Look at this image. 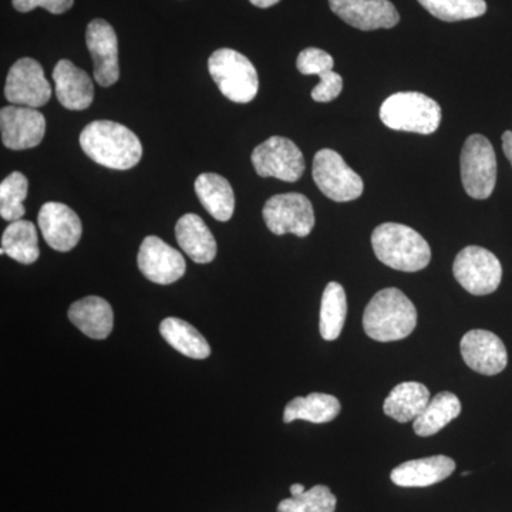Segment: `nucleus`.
<instances>
[{
	"label": "nucleus",
	"mask_w": 512,
	"mask_h": 512,
	"mask_svg": "<svg viewBox=\"0 0 512 512\" xmlns=\"http://www.w3.org/2000/svg\"><path fill=\"white\" fill-rule=\"evenodd\" d=\"M79 141L86 156L111 170H130L143 157L140 138L130 128L114 121H93L84 127Z\"/></svg>",
	"instance_id": "1"
},
{
	"label": "nucleus",
	"mask_w": 512,
	"mask_h": 512,
	"mask_svg": "<svg viewBox=\"0 0 512 512\" xmlns=\"http://www.w3.org/2000/svg\"><path fill=\"white\" fill-rule=\"evenodd\" d=\"M416 326V306L397 288L377 292L363 313V329L376 342L406 339Z\"/></svg>",
	"instance_id": "2"
},
{
	"label": "nucleus",
	"mask_w": 512,
	"mask_h": 512,
	"mask_svg": "<svg viewBox=\"0 0 512 512\" xmlns=\"http://www.w3.org/2000/svg\"><path fill=\"white\" fill-rule=\"evenodd\" d=\"M372 247L377 259L396 271L419 272L431 261L429 242L407 225H379L372 234Z\"/></svg>",
	"instance_id": "3"
},
{
	"label": "nucleus",
	"mask_w": 512,
	"mask_h": 512,
	"mask_svg": "<svg viewBox=\"0 0 512 512\" xmlns=\"http://www.w3.org/2000/svg\"><path fill=\"white\" fill-rule=\"evenodd\" d=\"M380 120L392 130L429 136L440 127L441 107L423 93H396L383 101Z\"/></svg>",
	"instance_id": "4"
},
{
	"label": "nucleus",
	"mask_w": 512,
	"mask_h": 512,
	"mask_svg": "<svg viewBox=\"0 0 512 512\" xmlns=\"http://www.w3.org/2000/svg\"><path fill=\"white\" fill-rule=\"evenodd\" d=\"M208 72L220 92L234 103H251L258 94V72L251 60L237 50L218 49L212 53Z\"/></svg>",
	"instance_id": "5"
},
{
	"label": "nucleus",
	"mask_w": 512,
	"mask_h": 512,
	"mask_svg": "<svg viewBox=\"0 0 512 512\" xmlns=\"http://www.w3.org/2000/svg\"><path fill=\"white\" fill-rule=\"evenodd\" d=\"M461 181L474 200H487L497 184V157L493 144L481 134L467 138L461 150Z\"/></svg>",
	"instance_id": "6"
},
{
	"label": "nucleus",
	"mask_w": 512,
	"mask_h": 512,
	"mask_svg": "<svg viewBox=\"0 0 512 512\" xmlns=\"http://www.w3.org/2000/svg\"><path fill=\"white\" fill-rule=\"evenodd\" d=\"M312 175L320 192L332 201H355L362 197L365 190L362 177L345 163L339 153L330 148H323L316 153Z\"/></svg>",
	"instance_id": "7"
},
{
	"label": "nucleus",
	"mask_w": 512,
	"mask_h": 512,
	"mask_svg": "<svg viewBox=\"0 0 512 512\" xmlns=\"http://www.w3.org/2000/svg\"><path fill=\"white\" fill-rule=\"evenodd\" d=\"M453 274L471 295L484 296L497 291L503 279V266L493 252L473 245L458 252Z\"/></svg>",
	"instance_id": "8"
},
{
	"label": "nucleus",
	"mask_w": 512,
	"mask_h": 512,
	"mask_svg": "<svg viewBox=\"0 0 512 512\" xmlns=\"http://www.w3.org/2000/svg\"><path fill=\"white\" fill-rule=\"evenodd\" d=\"M262 215L266 227L275 235L293 234L305 238L311 234L316 222L312 202L299 192L269 198Z\"/></svg>",
	"instance_id": "9"
},
{
	"label": "nucleus",
	"mask_w": 512,
	"mask_h": 512,
	"mask_svg": "<svg viewBox=\"0 0 512 512\" xmlns=\"http://www.w3.org/2000/svg\"><path fill=\"white\" fill-rule=\"evenodd\" d=\"M252 164L256 174L264 178H278L285 183H296L305 173L302 151L289 138L275 136L255 147Z\"/></svg>",
	"instance_id": "10"
},
{
	"label": "nucleus",
	"mask_w": 512,
	"mask_h": 512,
	"mask_svg": "<svg viewBox=\"0 0 512 512\" xmlns=\"http://www.w3.org/2000/svg\"><path fill=\"white\" fill-rule=\"evenodd\" d=\"M5 96L13 106H46L52 97V87L47 82L42 64L32 57H23L10 67L6 79Z\"/></svg>",
	"instance_id": "11"
},
{
	"label": "nucleus",
	"mask_w": 512,
	"mask_h": 512,
	"mask_svg": "<svg viewBox=\"0 0 512 512\" xmlns=\"http://www.w3.org/2000/svg\"><path fill=\"white\" fill-rule=\"evenodd\" d=\"M138 269L148 281L171 285L185 274L184 256L163 239L150 235L144 239L137 256Z\"/></svg>",
	"instance_id": "12"
},
{
	"label": "nucleus",
	"mask_w": 512,
	"mask_h": 512,
	"mask_svg": "<svg viewBox=\"0 0 512 512\" xmlns=\"http://www.w3.org/2000/svg\"><path fill=\"white\" fill-rule=\"evenodd\" d=\"M2 143L10 150H29L39 146L46 133V119L37 109L8 106L0 110Z\"/></svg>",
	"instance_id": "13"
},
{
	"label": "nucleus",
	"mask_w": 512,
	"mask_h": 512,
	"mask_svg": "<svg viewBox=\"0 0 512 512\" xmlns=\"http://www.w3.org/2000/svg\"><path fill=\"white\" fill-rule=\"evenodd\" d=\"M86 43L94 63V79L100 86H113L120 79L116 30L106 20L94 19L87 26Z\"/></svg>",
	"instance_id": "14"
},
{
	"label": "nucleus",
	"mask_w": 512,
	"mask_h": 512,
	"mask_svg": "<svg viewBox=\"0 0 512 512\" xmlns=\"http://www.w3.org/2000/svg\"><path fill=\"white\" fill-rule=\"evenodd\" d=\"M460 348L466 365L480 375H498L508 365V353L503 340L490 330H470L461 339Z\"/></svg>",
	"instance_id": "15"
},
{
	"label": "nucleus",
	"mask_w": 512,
	"mask_h": 512,
	"mask_svg": "<svg viewBox=\"0 0 512 512\" xmlns=\"http://www.w3.org/2000/svg\"><path fill=\"white\" fill-rule=\"evenodd\" d=\"M329 6L343 22L363 32L392 29L400 22L390 0H329Z\"/></svg>",
	"instance_id": "16"
},
{
	"label": "nucleus",
	"mask_w": 512,
	"mask_h": 512,
	"mask_svg": "<svg viewBox=\"0 0 512 512\" xmlns=\"http://www.w3.org/2000/svg\"><path fill=\"white\" fill-rule=\"evenodd\" d=\"M37 222L46 244L55 251H72L82 238L83 225L79 215L62 202H46L40 208Z\"/></svg>",
	"instance_id": "17"
},
{
	"label": "nucleus",
	"mask_w": 512,
	"mask_h": 512,
	"mask_svg": "<svg viewBox=\"0 0 512 512\" xmlns=\"http://www.w3.org/2000/svg\"><path fill=\"white\" fill-rule=\"evenodd\" d=\"M57 100L64 109L82 111L89 109L94 100V86L89 74L70 60H60L53 70Z\"/></svg>",
	"instance_id": "18"
},
{
	"label": "nucleus",
	"mask_w": 512,
	"mask_h": 512,
	"mask_svg": "<svg viewBox=\"0 0 512 512\" xmlns=\"http://www.w3.org/2000/svg\"><path fill=\"white\" fill-rule=\"evenodd\" d=\"M456 470V463L447 456H433L410 460L394 468L390 478L404 488L430 487L446 480Z\"/></svg>",
	"instance_id": "19"
},
{
	"label": "nucleus",
	"mask_w": 512,
	"mask_h": 512,
	"mask_svg": "<svg viewBox=\"0 0 512 512\" xmlns=\"http://www.w3.org/2000/svg\"><path fill=\"white\" fill-rule=\"evenodd\" d=\"M175 237L180 248L197 264H210L217 256V241L200 215H183L175 225Z\"/></svg>",
	"instance_id": "20"
},
{
	"label": "nucleus",
	"mask_w": 512,
	"mask_h": 512,
	"mask_svg": "<svg viewBox=\"0 0 512 512\" xmlns=\"http://www.w3.org/2000/svg\"><path fill=\"white\" fill-rule=\"evenodd\" d=\"M70 322L84 335L96 340L109 338L114 325L113 309L100 296H87L70 306L67 312Z\"/></svg>",
	"instance_id": "21"
},
{
	"label": "nucleus",
	"mask_w": 512,
	"mask_h": 512,
	"mask_svg": "<svg viewBox=\"0 0 512 512\" xmlns=\"http://www.w3.org/2000/svg\"><path fill=\"white\" fill-rule=\"evenodd\" d=\"M195 192L211 217L221 222L231 220L235 211V194L227 178L215 173L201 174L195 181Z\"/></svg>",
	"instance_id": "22"
},
{
	"label": "nucleus",
	"mask_w": 512,
	"mask_h": 512,
	"mask_svg": "<svg viewBox=\"0 0 512 512\" xmlns=\"http://www.w3.org/2000/svg\"><path fill=\"white\" fill-rule=\"evenodd\" d=\"M430 400L429 389L423 383H400L384 400L383 412L399 423H409L424 412Z\"/></svg>",
	"instance_id": "23"
},
{
	"label": "nucleus",
	"mask_w": 512,
	"mask_h": 512,
	"mask_svg": "<svg viewBox=\"0 0 512 512\" xmlns=\"http://www.w3.org/2000/svg\"><path fill=\"white\" fill-rule=\"evenodd\" d=\"M340 402L332 394L311 393L306 397H295L286 404L284 423L295 420L309 421V423H330L339 416Z\"/></svg>",
	"instance_id": "24"
},
{
	"label": "nucleus",
	"mask_w": 512,
	"mask_h": 512,
	"mask_svg": "<svg viewBox=\"0 0 512 512\" xmlns=\"http://www.w3.org/2000/svg\"><path fill=\"white\" fill-rule=\"evenodd\" d=\"M160 333L165 342L191 359H207L211 355V346L201 335L200 330L183 319L167 318L161 322Z\"/></svg>",
	"instance_id": "25"
},
{
	"label": "nucleus",
	"mask_w": 512,
	"mask_h": 512,
	"mask_svg": "<svg viewBox=\"0 0 512 512\" xmlns=\"http://www.w3.org/2000/svg\"><path fill=\"white\" fill-rule=\"evenodd\" d=\"M0 254L8 255L19 264H35L40 256L39 237L35 224L30 221L10 222L2 235Z\"/></svg>",
	"instance_id": "26"
},
{
	"label": "nucleus",
	"mask_w": 512,
	"mask_h": 512,
	"mask_svg": "<svg viewBox=\"0 0 512 512\" xmlns=\"http://www.w3.org/2000/svg\"><path fill=\"white\" fill-rule=\"evenodd\" d=\"M461 413L460 399L451 392H441L430 400L429 406L413 421L417 436L430 437L443 430Z\"/></svg>",
	"instance_id": "27"
},
{
	"label": "nucleus",
	"mask_w": 512,
	"mask_h": 512,
	"mask_svg": "<svg viewBox=\"0 0 512 512\" xmlns=\"http://www.w3.org/2000/svg\"><path fill=\"white\" fill-rule=\"evenodd\" d=\"M348 315V299L343 286L338 282H329L323 292L320 303V335L328 342L339 338Z\"/></svg>",
	"instance_id": "28"
},
{
	"label": "nucleus",
	"mask_w": 512,
	"mask_h": 512,
	"mask_svg": "<svg viewBox=\"0 0 512 512\" xmlns=\"http://www.w3.org/2000/svg\"><path fill=\"white\" fill-rule=\"evenodd\" d=\"M29 181L19 171L9 174L0 183V215L9 222L20 221L26 214L25 202L28 198Z\"/></svg>",
	"instance_id": "29"
},
{
	"label": "nucleus",
	"mask_w": 512,
	"mask_h": 512,
	"mask_svg": "<svg viewBox=\"0 0 512 512\" xmlns=\"http://www.w3.org/2000/svg\"><path fill=\"white\" fill-rule=\"evenodd\" d=\"M419 3L443 22L476 19L487 12L485 0H419Z\"/></svg>",
	"instance_id": "30"
},
{
	"label": "nucleus",
	"mask_w": 512,
	"mask_h": 512,
	"mask_svg": "<svg viewBox=\"0 0 512 512\" xmlns=\"http://www.w3.org/2000/svg\"><path fill=\"white\" fill-rule=\"evenodd\" d=\"M338 498L326 485H315L296 497L285 498L278 505V512H335Z\"/></svg>",
	"instance_id": "31"
},
{
	"label": "nucleus",
	"mask_w": 512,
	"mask_h": 512,
	"mask_svg": "<svg viewBox=\"0 0 512 512\" xmlns=\"http://www.w3.org/2000/svg\"><path fill=\"white\" fill-rule=\"evenodd\" d=\"M333 66H335L333 57L325 50L316 49V47L302 50L296 60V67L305 76H311V74L320 76V74L332 72Z\"/></svg>",
	"instance_id": "32"
},
{
	"label": "nucleus",
	"mask_w": 512,
	"mask_h": 512,
	"mask_svg": "<svg viewBox=\"0 0 512 512\" xmlns=\"http://www.w3.org/2000/svg\"><path fill=\"white\" fill-rule=\"evenodd\" d=\"M319 79L318 86L312 90V99L318 103H330L338 99L343 90L342 76L332 70V72L320 74Z\"/></svg>",
	"instance_id": "33"
},
{
	"label": "nucleus",
	"mask_w": 512,
	"mask_h": 512,
	"mask_svg": "<svg viewBox=\"0 0 512 512\" xmlns=\"http://www.w3.org/2000/svg\"><path fill=\"white\" fill-rule=\"evenodd\" d=\"M13 8L18 12L28 13L36 8L46 9L53 15H63L72 8L74 0H12Z\"/></svg>",
	"instance_id": "34"
},
{
	"label": "nucleus",
	"mask_w": 512,
	"mask_h": 512,
	"mask_svg": "<svg viewBox=\"0 0 512 512\" xmlns=\"http://www.w3.org/2000/svg\"><path fill=\"white\" fill-rule=\"evenodd\" d=\"M503 150L505 157L512 165V131H505L503 136Z\"/></svg>",
	"instance_id": "35"
},
{
	"label": "nucleus",
	"mask_w": 512,
	"mask_h": 512,
	"mask_svg": "<svg viewBox=\"0 0 512 512\" xmlns=\"http://www.w3.org/2000/svg\"><path fill=\"white\" fill-rule=\"evenodd\" d=\"M256 8L266 9L281 2V0H249Z\"/></svg>",
	"instance_id": "36"
},
{
	"label": "nucleus",
	"mask_w": 512,
	"mask_h": 512,
	"mask_svg": "<svg viewBox=\"0 0 512 512\" xmlns=\"http://www.w3.org/2000/svg\"><path fill=\"white\" fill-rule=\"evenodd\" d=\"M305 491H306V488L303 487L302 484H293V485H291L292 497H296V495H301V494L305 493Z\"/></svg>",
	"instance_id": "37"
},
{
	"label": "nucleus",
	"mask_w": 512,
	"mask_h": 512,
	"mask_svg": "<svg viewBox=\"0 0 512 512\" xmlns=\"http://www.w3.org/2000/svg\"><path fill=\"white\" fill-rule=\"evenodd\" d=\"M470 474H471V473H470V471H464L463 476H464V477H466V476H470Z\"/></svg>",
	"instance_id": "38"
}]
</instances>
